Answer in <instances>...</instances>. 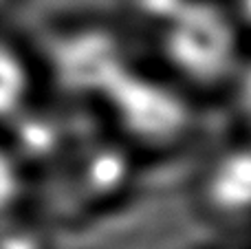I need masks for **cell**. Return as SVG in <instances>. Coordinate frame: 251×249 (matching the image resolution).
<instances>
[{
  "label": "cell",
  "instance_id": "6da1fadb",
  "mask_svg": "<svg viewBox=\"0 0 251 249\" xmlns=\"http://www.w3.org/2000/svg\"><path fill=\"white\" fill-rule=\"evenodd\" d=\"M165 77L187 93L225 91L249 44L227 0H141Z\"/></svg>",
  "mask_w": 251,
  "mask_h": 249
},
{
  "label": "cell",
  "instance_id": "7a4b0ae2",
  "mask_svg": "<svg viewBox=\"0 0 251 249\" xmlns=\"http://www.w3.org/2000/svg\"><path fill=\"white\" fill-rule=\"evenodd\" d=\"M196 201L205 216L221 225H251V139L225 144L203 163Z\"/></svg>",
  "mask_w": 251,
  "mask_h": 249
},
{
  "label": "cell",
  "instance_id": "3957f363",
  "mask_svg": "<svg viewBox=\"0 0 251 249\" xmlns=\"http://www.w3.org/2000/svg\"><path fill=\"white\" fill-rule=\"evenodd\" d=\"M35 64L20 44L0 38V126L29 110L35 95Z\"/></svg>",
  "mask_w": 251,
  "mask_h": 249
},
{
  "label": "cell",
  "instance_id": "8992f818",
  "mask_svg": "<svg viewBox=\"0 0 251 249\" xmlns=\"http://www.w3.org/2000/svg\"><path fill=\"white\" fill-rule=\"evenodd\" d=\"M13 2H16V0H0V11H4L7 7H11Z\"/></svg>",
  "mask_w": 251,
  "mask_h": 249
},
{
  "label": "cell",
  "instance_id": "5b68a950",
  "mask_svg": "<svg viewBox=\"0 0 251 249\" xmlns=\"http://www.w3.org/2000/svg\"><path fill=\"white\" fill-rule=\"evenodd\" d=\"M223 93L229 97L231 110L243 128V135L251 139V47H247Z\"/></svg>",
  "mask_w": 251,
  "mask_h": 249
},
{
  "label": "cell",
  "instance_id": "277c9868",
  "mask_svg": "<svg viewBox=\"0 0 251 249\" xmlns=\"http://www.w3.org/2000/svg\"><path fill=\"white\" fill-rule=\"evenodd\" d=\"M26 197V170L22 157L11 146L0 141V221L20 212Z\"/></svg>",
  "mask_w": 251,
  "mask_h": 249
}]
</instances>
